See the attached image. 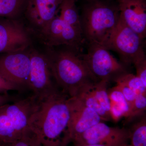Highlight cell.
Returning <instances> with one entry per match:
<instances>
[{"label":"cell","instance_id":"6da1fadb","mask_svg":"<svg viewBox=\"0 0 146 146\" xmlns=\"http://www.w3.org/2000/svg\"><path fill=\"white\" fill-rule=\"evenodd\" d=\"M69 97L58 90L40 100L35 114L31 130L46 146H59L70 121L71 110Z\"/></svg>","mask_w":146,"mask_h":146},{"label":"cell","instance_id":"7a4b0ae2","mask_svg":"<svg viewBox=\"0 0 146 146\" xmlns=\"http://www.w3.org/2000/svg\"><path fill=\"white\" fill-rule=\"evenodd\" d=\"M46 56L52 77L61 91L69 97H74L83 86L98 82L78 51L70 48L51 50Z\"/></svg>","mask_w":146,"mask_h":146},{"label":"cell","instance_id":"3957f363","mask_svg":"<svg viewBox=\"0 0 146 146\" xmlns=\"http://www.w3.org/2000/svg\"><path fill=\"white\" fill-rule=\"evenodd\" d=\"M80 16L84 41L87 44L103 45L119 22V2L118 0H86Z\"/></svg>","mask_w":146,"mask_h":146},{"label":"cell","instance_id":"277c9868","mask_svg":"<svg viewBox=\"0 0 146 146\" xmlns=\"http://www.w3.org/2000/svg\"><path fill=\"white\" fill-rule=\"evenodd\" d=\"M143 39L119 17L114 31L102 46L108 50L117 52L124 65H129L146 56Z\"/></svg>","mask_w":146,"mask_h":146},{"label":"cell","instance_id":"5b68a950","mask_svg":"<svg viewBox=\"0 0 146 146\" xmlns=\"http://www.w3.org/2000/svg\"><path fill=\"white\" fill-rule=\"evenodd\" d=\"M88 45L87 52L82 54V56L97 81L109 82L127 72L125 65L119 62L103 46L95 43Z\"/></svg>","mask_w":146,"mask_h":146},{"label":"cell","instance_id":"8992f818","mask_svg":"<svg viewBox=\"0 0 146 146\" xmlns=\"http://www.w3.org/2000/svg\"><path fill=\"white\" fill-rule=\"evenodd\" d=\"M71 116L68 127L62 138V145L70 143L102 120L94 110L87 107L76 97H69Z\"/></svg>","mask_w":146,"mask_h":146},{"label":"cell","instance_id":"52a82bcc","mask_svg":"<svg viewBox=\"0 0 146 146\" xmlns=\"http://www.w3.org/2000/svg\"><path fill=\"white\" fill-rule=\"evenodd\" d=\"M29 54V89L33 92V95L41 100L59 89L52 80V76L46 55L34 50Z\"/></svg>","mask_w":146,"mask_h":146},{"label":"cell","instance_id":"ba28073f","mask_svg":"<svg viewBox=\"0 0 146 146\" xmlns=\"http://www.w3.org/2000/svg\"><path fill=\"white\" fill-rule=\"evenodd\" d=\"M129 138V129L111 127L101 121L87 129L72 143L74 146L91 144L123 146L128 144Z\"/></svg>","mask_w":146,"mask_h":146},{"label":"cell","instance_id":"9c48e42d","mask_svg":"<svg viewBox=\"0 0 146 146\" xmlns=\"http://www.w3.org/2000/svg\"><path fill=\"white\" fill-rule=\"evenodd\" d=\"M30 67L29 53L25 51L0 56V74L6 80L22 89H29Z\"/></svg>","mask_w":146,"mask_h":146},{"label":"cell","instance_id":"30bf717a","mask_svg":"<svg viewBox=\"0 0 146 146\" xmlns=\"http://www.w3.org/2000/svg\"><path fill=\"white\" fill-rule=\"evenodd\" d=\"M40 100L35 95L17 99L12 104L5 105L7 115L14 128L23 138L31 136V123L39 108Z\"/></svg>","mask_w":146,"mask_h":146},{"label":"cell","instance_id":"8fae6325","mask_svg":"<svg viewBox=\"0 0 146 146\" xmlns=\"http://www.w3.org/2000/svg\"><path fill=\"white\" fill-rule=\"evenodd\" d=\"M42 34L50 46L65 45L79 51L84 42L81 33L65 23L59 16H56L50 21Z\"/></svg>","mask_w":146,"mask_h":146},{"label":"cell","instance_id":"7c38bea8","mask_svg":"<svg viewBox=\"0 0 146 146\" xmlns=\"http://www.w3.org/2000/svg\"><path fill=\"white\" fill-rule=\"evenodd\" d=\"M30 40L22 24L13 19L0 21V54L23 51Z\"/></svg>","mask_w":146,"mask_h":146},{"label":"cell","instance_id":"4fadbf2b","mask_svg":"<svg viewBox=\"0 0 146 146\" xmlns=\"http://www.w3.org/2000/svg\"><path fill=\"white\" fill-rule=\"evenodd\" d=\"M120 18L145 39L146 35V0H118Z\"/></svg>","mask_w":146,"mask_h":146},{"label":"cell","instance_id":"5bb4252c","mask_svg":"<svg viewBox=\"0 0 146 146\" xmlns=\"http://www.w3.org/2000/svg\"><path fill=\"white\" fill-rule=\"evenodd\" d=\"M63 0H28L26 14L41 33L56 16Z\"/></svg>","mask_w":146,"mask_h":146},{"label":"cell","instance_id":"9a60e30c","mask_svg":"<svg viewBox=\"0 0 146 146\" xmlns=\"http://www.w3.org/2000/svg\"><path fill=\"white\" fill-rule=\"evenodd\" d=\"M94 84L83 86L80 89L74 97L82 102L87 107L96 112L102 121H110L111 120L110 115L102 108L94 95L93 90Z\"/></svg>","mask_w":146,"mask_h":146},{"label":"cell","instance_id":"2e32d148","mask_svg":"<svg viewBox=\"0 0 146 146\" xmlns=\"http://www.w3.org/2000/svg\"><path fill=\"white\" fill-rule=\"evenodd\" d=\"M76 0H63L59 8V16L65 23L74 28L82 34L80 16L76 5Z\"/></svg>","mask_w":146,"mask_h":146},{"label":"cell","instance_id":"e0dca14e","mask_svg":"<svg viewBox=\"0 0 146 146\" xmlns=\"http://www.w3.org/2000/svg\"><path fill=\"white\" fill-rule=\"evenodd\" d=\"M5 105L0 107V142L8 143L23 138L16 131L7 115Z\"/></svg>","mask_w":146,"mask_h":146},{"label":"cell","instance_id":"ac0fdd59","mask_svg":"<svg viewBox=\"0 0 146 146\" xmlns=\"http://www.w3.org/2000/svg\"><path fill=\"white\" fill-rule=\"evenodd\" d=\"M130 128L131 145L133 146H146V117L145 114L138 117Z\"/></svg>","mask_w":146,"mask_h":146},{"label":"cell","instance_id":"d6986e66","mask_svg":"<svg viewBox=\"0 0 146 146\" xmlns=\"http://www.w3.org/2000/svg\"><path fill=\"white\" fill-rule=\"evenodd\" d=\"M28 0H0V16L12 18L25 11Z\"/></svg>","mask_w":146,"mask_h":146},{"label":"cell","instance_id":"ffe728a7","mask_svg":"<svg viewBox=\"0 0 146 146\" xmlns=\"http://www.w3.org/2000/svg\"><path fill=\"white\" fill-rule=\"evenodd\" d=\"M108 92L110 106L121 112L124 117L127 119L130 113V106L119 89L116 85L111 89H108Z\"/></svg>","mask_w":146,"mask_h":146},{"label":"cell","instance_id":"44dd1931","mask_svg":"<svg viewBox=\"0 0 146 146\" xmlns=\"http://www.w3.org/2000/svg\"><path fill=\"white\" fill-rule=\"evenodd\" d=\"M113 81L116 83L124 84L134 91L137 95H146V86L138 77L133 74L125 72L118 76Z\"/></svg>","mask_w":146,"mask_h":146},{"label":"cell","instance_id":"7402d4cb","mask_svg":"<svg viewBox=\"0 0 146 146\" xmlns=\"http://www.w3.org/2000/svg\"><path fill=\"white\" fill-rule=\"evenodd\" d=\"M108 83L107 82L102 80L97 82L93 85V90L94 95L100 106L110 115V101L107 89Z\"/></svg>","mask_w":146,"mask_h":146},{"label":"cell","instance_id":"603a6c76","mask_svg":"<svg viewBox=\"0 0 146 146\" xmlns=\"http://www.w3.org/2000/svg\"><path fill=\"white\" fill-rule=\"evenodd\" d=\"M130 113L127 121L131 122L136 118L145 114L146 109V95L138 94L130 106Z\"/></svg>","mask_w":146,"mask_h":146},{"label":"cell","instance_id":"cb8c5ba5","mask_svg":"<svg viewBox=\"0 0 146 146\" xmlns=\"http://www.w3.org/2000/svg\"><path fill=\"white\" fill-rule=\"evenodd\" d=\"M1 144L2 146H45L34 134L12 143Z\"/></svg>","mask_w":146,"mask_h":146},{"label":"cell","instance_id":"d4e9b609","mask_svg":"<svg viewBox=\"0 0 146 146\" xmlns=\"http://www.w3.org/2000/svg\"><path fill=\"white\" fill-rule=\"evenodd\" d=\"M133 64L136 68V76L141 79L144 85L146 86V56L136 60Z\"/></svg>","mask_w":146,"mask_h":146},{"label":"cell","instance_id":"484cf974","mask_svg":"<svg viewBox=\"0 0 146 146\" xmlns=\"http://www.w3.org/2000/svg\"><path fill=\"white\" fill-rule=\"evenodd\" d=\"M116 86L119 89L129 104V106L132 103L137 94L129 88L120 83H116Z\"/></svg>","mask_w":146,"mask_h":146},{"label":"cell","instance_id":"4316f807","mask_svg":"<svg viewBox=\"0 0 146 146\" xmlns=\"http://www.w3.org/2000/svg\"><path fill=\"white\" fill-rule=\"evenodd\" d=\"M23 89L20 86L11 83L3 78H0V93L6 94L9 91H21Z\"/></svg>","mask_w":146,"mask_h":146},{"label":"cell","instance_id":"83f0119b","mask_svg":"<svg viewBox=\"0 0 146 146\" xmlns=\"http://www.w3.org/2000/svg\"><path fill=\"white\" fill-rule=\"evenodd\" d=\"M15 98L14 97L13 98L7 94H0V107L7 104L9 102Z\"/></svg>","mask_w":146,"mask_h":146},{"label":"cell","instance_id":"f1b7e54d","mask_svg":"<svg viewBox=\"0 0 146 146\" xmlns=\"http://www.w3.org/2000/svg\"><path fill=\"white\" fill-rule=\"evenodd\" d=\"M78 146H110L107 145H101V144H91V145H84Z\"/></svg>","mask_w":146,"mask_h":146},{"label":"cell","instance_id":"f546056e","mask_svg":"<svg viewBox=\"0 0 146 146\" xmlns=\"http://www.w3.org/2000/svg\"><path fill=\"white\" fill-rule=\"evenodd\" d=\"M123 146H133L132 145H131V144H126V145H124Z\"/></svg>","mask_w":146,"mask_h":146},{"label":"cell","instance_id":"4dcf8cb0","mask_svg":"<svg viewBox=\"0 0 146 146\" xmlns=\"http://www.w3.org/2000/svg\"><path fill=\"white\" fill-rule=\"evenodd\" d=\"M3 78V77H2V76H1V74H0V78Z\"/></svg>","mask_w":146,"mask_h":146},{"label":"cell","instance_id":"1f68e13d","mask_svg":"<svg viewBox=\"0 0 146 146\" xmlns=\"http://www.w3.org/2000/svg\"><path fill=\"white\" fill-rule=\"evenodd\" d=\"M59 146H63V145H60Z\"/></svg>","mask_w":146,"mask_h":146}]
</instances>
